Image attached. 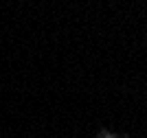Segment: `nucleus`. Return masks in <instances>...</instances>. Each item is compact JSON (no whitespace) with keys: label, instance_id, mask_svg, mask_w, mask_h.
<instances>
[{"label":"nucleus","instance_id":"obj_1","mask_svg":"<svg viewBox=\"0 0 147 138\" xmlns=\"http://www.w3.org/2000/svg\"><path fill=\"white\" fill-rule=\"evenodd\" d=\"M94 138H121V136H119V134H114V132H108V129H101Z\"/></svg>","mask_w":147,"mask_h":138}]
</instances>
